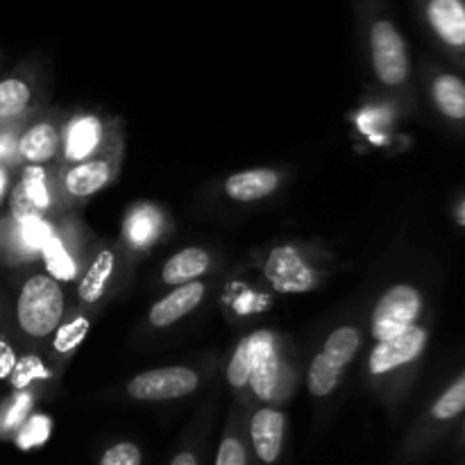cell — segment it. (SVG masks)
I'll return each instance as SVG.
<instances>
[{"label":"cell","mask_w":465,"mask_h":465,"mask_svg":"<svg viewBox=\"0 0 465 465\" xmlns=\"http://www.w3.org/2000/svg\"><path fill=\"white\" fill-rule=\"evenodd\" d=\"M64 316V293L50 275H32L23 284L16 302L18 327L27 336H50Z\"/></svg>","instance_id":"cell-1"},{"label":"cell","mask_w":465,"mask_h":465,"mask_svg":"<svg viewBox=\"0 0 465 465\" xmlns=\"http://www.w3.org/2000/svg\"><path fill=\"white\" fill-rule=\"evenodd\" d=\"M422 298L413 286L400 284L386 291L377 302L375 312L371 318L372 336L380 341H389L393 336L402 334L409 327H413L420 318Z\"/></svg>","instance_id":"cell-2"},{"label":"cell","mask_w":465,"mask_h":465,"mask_svg":"<svg viewBox=\"0 0 465 465\" xmlns=\"http://www.w3.org/2000/svg\"><path fill=\"white\" fill-rule=\"evenodd\" d=\"M372 66L386 86H400L409 77V54L402 35L391 21H377L371 30Z\"/></svg>","instance_id":"cell-3"},{"label":"cell","mask_w":465,"mask_h":465,"mask_svg":"<svg viewBox=\"0 0 465 465\" xmlns=\"http://www.w3.org/2000/svg\"><path fill=\"white\" fill-rule=\"evenodd\" d=\"M200 384L198 372L191 368H157L136 375L127 384V395L141 402H159V400H175L193 393Z\"/></svg>","instance_id":"cell-4"},{"label":"cell","mask_w":465,"mask_h":465,"mask_svg":"<svg viewBox=\"0 0 465 465\" xmlns=\"http://www.w3.org/2000/svg\"><path fill=\"white\" fill-rule=\"evenodd\" d=\"M243 345L250 359V384H252V391L262 400H272L282 381L275 336L271 331H254V334L245 336Z\"/></svg>","instance_id":"cell-5"},{"label":"cell","mask_w":465,"mask_h":465,"mask_svg":"<svg viewBox=\"0 0 465 465\" xmlns=\"http://www.w3.org/2000/svg\"><path fill=\"white\" fill-rule=\"evenodd\" d=\"M427 339H430V334H427L425 327L413 325L393 339L380 341L371 354V372L372 375H389L398 368L418 361L420 354L425 352Z\"/></svg>","instance_id":"cell-6"},{"label":"cell","mask_w":465,"mask_h":465,"mask_svg":"<svg viewBox=\"0 0 465 465\" xmlns=\"http://www.w3.org/2000/svg\"><path fill=\"white\" fill-rule=\"evenodd\" d=\"M266 277L280 293H304L316 284L313 271L293 248H275L268 254Z\"/></svg>","instance_id":"cell-7"},{"label":"cell","mask_w":465,"mask_h":465,"mask_svg":"<svg viewBox=\"0 0 465 465\" xmlns=\"http://www.w3.org/2000/svg\"><path fill=\"white\" fill-rule=\"evenodd\" d=\"M284 413L275 411V409H262V411L254 413L252 422H250V436H252L254 454L263 465L277 463L282 445H284Z\"/></svg>","instance_id":"cell-8"},{"label":"cell","mask_w":465,"mask_h":465,"mask_svg":"<svg viewBox=\"0 0 465 465\" xmlns=\"http://www.w3.org/2000/svg\"><path fill=\"white\" fill-rule=\"evenodd\" d=\"M427 18L431 30L448 48L465 53V5L463 0H430Z\"/></svg>","instance_id":"cell-9"},{"label":"cell","mask_w":465,"mask_h":465,"mask_svg":"<svg viewBox=\"0 0 465 465\" xmlns=\"http://www.w3.org/2000/svg\"><path fill=\"white\" fill-rule=\"evenodd\" d=\"M50 207V191L45 186V173L41 166H27L23 171L21 182L12 191V213L14 218L41 216V212Z\"/></svg>","instance_id":"cell-10"},{"label":"cell","mask_w":465,"mask_h":465,"mask_svg":"<svg viewBox=\"0 0 465 465\" xmlns=\"http://www.w3.org/2000/svg\"><path fill=\"white\" fill-rule=\"evenodd\" d=\"M204 298V286L200 282H191V284L177 286L173 293L159 300L153 309H150V322L154 327H168L184 318L186 313L193 312Z\"/></svg>","instance_id":"cell-11"},{"label":"cell","mask_w":465,"mask_h":465,"mask_svg":"<svg viewBox=\"0 0 465 465\" xmlns=\"http://www.w3.org/2000/svg\"><path fill=\"white\" fill-rule=\"evenodd\" d=\"M59 148V134L53 123H36L16 139V157L27 166H41L53 159Z\"/></svg>","instance_id":"cell-12"},{"label":"cell","mask_w":465,"mask_h":465,"mask_svg":"<svg viewBox=\"0 0 465 465\" xmlns=\"http://www.w3.org/2000/svg\"><path fill=\"white\" fill-rule=\"evenodd\" d=\"M280 184V175L268 168H254V171L236 173V175L227 177L225 191L232 200L239 203H250V200H259L271 195Z\"/></svg>","instance_id":"cell-13"},{"label":"cell","mask_w":465,"mask_h":465,"mask_svg":"<svg viewBox=\"0 0 465 465\" xmlns=\"http://www.w3.org/2000/svg\"><path fill=\"white\" fill-rule=\"evenodd\" d=\"M431 98L436 109L448 121L465 125V82L452 73H440L431 82Z\"/></svg>","instance_id":"cell-14"},{"label":"cell","mask_w":465,"mask_h":465,"mask_svg":"<svg viewBox=\"0 0 465 465\" xmlns=\"http://www.w3.org/2000/svg\"><path fill=\"white\" fill-rule=\"evenodd\" d=\"M100 139H103V125L98 118L94 116H80L66 127V136H64V154L71 162H82L89 157L95 148H98Z\"/></svg>","instance_id":"cell-15"},{"label":"cell","mask_w":465,"mask_h":465,"mask_svg":"<svg viewBox=\"0 0 465 465\" xmlns=\"http://www.w3.org/2000/svg\"><path fill=\"white\" fill-rule=\"evenodd\" d=\"M209 254L200 248H186L182 252H177L175 257H171L163 266L162 280L168 286H184L191 284L195 277L204 275L209 271Z\"/></svg>","instance_id":"cell-16"},{"label":"cell","mask_w":465,"mask_h":465,"mask_svg":"<svg viewBox=\"0 0 465 465\" xmlns=\"http://www.w3.org/2000/svg\"><path fill=\"white\" fill-rule=\"evenodd\" d=\"M109 182V166L107 162H82L77 166H73L71 171L64 177V184H66V191L75 198H89L95 191L103 189Z\"/></svg>","instance_id":"cell-17"},{"label":"cell","mask_w":465,"mask_h":465,"mask_svg":"<svg viewBox=\"0 0 465 465\" xmlns=\"http://www.w3.org/2000/svg\"><path fill=\"white\" fill-rule=\"evenodd\" d=\"M14 234V248L23 254H35L45 248L53 239V230L41 216H23L16 218V232Z\"/></svg>","instance_id":"cell-18"},{"label":"cell","mask_w":465,"mask_h":465,"mask_svg":"<svg viewBox=\"0 0 465 465\" xmlns=\"http://www.w3.org/2000/svg\"><path fill=\"white\" fill-rule=\"evenodd\" d=\"M162 232V213L157 209L148 207H136L134 212L127 216L125 221V236L132 245L136 248H143V245L153 243L154 239L159 236Z\"/></svg>","instance_id":"cell-19"},{"label":"cell","mask_w":465,"mask_h":465,"mask_svg":"<svg viewBox=\"0 0 465 465\" xmlns=\"http://www.w3.org/2000/svg\"><path fill=\"white\" fill-rule=\"evenodd\" d=\"M112 271H114V254L109 252V250H103V252H98L95 262L91 263L89 271H86L84 280L80 282L82 302L94 304L103 298L109 277H112Z\"/></svg>","instance_id":"cell-20"},{"label":"cell","mask_w":465,"mask_h":465,"mask_svg":"<svg viewBox=\"0 0 465 465\" xmlns=\"http://www.w3.org/2000/svg\"><path fill=\"white\" fill-rule=\"evenodd\" d=\"M32 91L21 77H5L0 80V123H9L21 116L27 109Z\"/></svg>","instance_id":"cell-21"},{"label":"cell","mask_w":465,"mask_h":465,"mask_svg":"<svg viewBox=\"0 0 465 465\" xmlns=\"http://www.w3.org/2000/svg\"><path fill=\"white\" fill-rule=\"evenodd\" d=\"M359 345H361V336L354 327H341L334 334L327 339L325 348H322V357L330 363H334L336 368L343 371L350 361L354 359V354L359 352Z\"/></svg>","instance_id":"cell-22"},{"label":"cell","mask_w":465,"mask_h":465,"mask_svg":"<svg viewBox=\"0 0 465 465\" xmlns=\"http://www.w3.org/2000/svg\"><path fill=\"white\" fill-rule=\"evenodd\" d=\"M465 411V372L457 377L431 407L430 416L436 422H450Z\"/></svg>","instance_id":"cell-23"},{"label":"cell","mask_w":465,"mask_h":465,"mask_svg":"<svg viewBox=\"0 0 465 465\" xmlns=\"http://www.w3.org/2000/svg\"><path fill=\"white\" fill-rule=\"evenodd\" d=\"M341 372L343 371L336 368L334 363L327 361L322 354H316L312 368H309V391H312V395H316V398H325V395H330L331 391L339 386Z\"/></svg>","instance_id":"cell-24"},{"label":"cell","mask_w":465,"mask_h":465,"mask_svg":"<svg viewBox=\"0 0 465 465\" xmlns=\"http://www.w3.org/2000/svg\"><path fill=\"white\" fill-rule=\"evenodd\" d=\"M41 254H44V262L45 266H48L50 277H53V280L68 282L75 277L77 272L75 262H73L71 254L66 252V248H64V243L57 239V236H53V239L45 243V248L41 250Z\"/></svg>","instance_id":"cell-25"},{"label":"cell","mask_w":465,"mask_h":465,"mask_svg":"<svg viewBox=\"0 0 465 465\" xmlns=\"http://www.w3.org/2000/svg\"><path fill=\"white\" fill-rule=\"evenodd\" d=\"M50 430H53V422H50L48 416H32L30 420H25V425L18 430V445L25 450L44 445L45 440H48Z\"/></svg>","instance_id":"cell-26"},{"label":"cell","mask_w":465,"mask_h":465,"mask_svg":"<svg viewBox=\"0 0 465 465\" xmlns=\"http://www.w3.org/2000/svg\"><path fill=\"white\" fill-rule=\"evenodd\" d=\"M30 407H32V398L30 395L21 393L14 398V402L9 404V407H5L3 416H0V431L3 434H9V431L18 430V427L25 425V418L27 413H30Z\"/></svg>","instance_id":"cell-27"},{"label":"cell","mask_w":465,"mask_h":465,"mask_svg":"<svg viewBox=\"0 0 465 465\" xmlns=\"http://www.w3.org/2000/svg\"><path fill=\"white\" fill-rule=\"evenodd\" d=\"M86 334H89V321L86 318H75L71 325H64L59 330L57 339H54V350L62 354L71 352L73 348H77L84 341Z\"/></svg>","instance_id":"cell-28"},{"label":"cell","mask_w":465,"mask_h":465,"mask_svg":"<svg viewBox=\"0 0 465 465\" xmlns=\"http://www.w3.org/2000/svg\"><path fill=\"white\" fill-rule=\"evenodd\" d=\"M98 465H141V450L134 443H116L100 457Z\"/></svg>","instance_id":"cell-29"},{"label":"cell","mask_w":465,"mask_h":465,"mask_svg":"<svg viewBox=\"0 0 465 465\" xmlns=\"http://www.w3.org/2000/svg\"><path fill=\"white\" fill-rule=\"evenodd\" d=\"M216 465H248V450L236 436H227L218 448Z\"/></svg>","instance_id":"cell-30"},{"label":"cell","mask_w":465,"mask_h":465,"mask_svg":"<svg viewBox=\"0 0 465 465\" xmlns=\"http://www.w3.org/2000/svg\"><path fill=\"white\" fill-rule=\"evenodd\" d=\"M35 377H45V371L44 366H41L39 359L27 357L23 359V361L16 366V371H14V384H16L18 389H23V386H25L30 380H35Z\"/></svg>","instance_id":"cell-31"},{"label":"cell","mask_w":465,"mask_h":465,"mask_svg":"<svg viewBox=\"0 0 465 465\" xmlns=\"http://www.w3.org/2000/svg\"><path fill=\"white\" fill-rule=\"evenodd\" d=\"M12 159H16V139L12 134L0 132V166L9 163Z\"/></svg>","instance_id":"cell-32"},{"label":"cell","mask_w":465,"mask_h":465,"mask_svg":"<svg viewBox=\"0 0 465 465\" xmlns=\"http://www.w3.org/2000/svg\"><path fill=\"white\" fill-rule=\"evenodd\" d=\"M14 368V354L5 343H0V377H7Z\"/></svg>","instance_id":"cell-33"},{"label":"cell","mask_w":465,"mask_h":465,"mask_svg":"<svg viewBox=\"0 0 465 465\" xmlns=\"http://www.w3.org/2000/svg\"><path fill=\"white\" fill-rule=\"evenodd\" d=\"M7 193H9V175H7V168L0 166V207H3L5 200H7Z\"/></svg>","instance_id":"cell-34"},{"label":"cell","mask_w":465,"mask_h":465,"mask_svg":"<svg viewBox=\"0 0 465 465\" xmlns=\"http://www.w3.org/2000/svg\"><path fill=\"white\" fill-rule=\"evenodd\" d=\"M171 465H198V459H195L193 452H180L173 459Z\"/></svg>","instance_id":"cell-35"},{"label":"cell","mask_w":465,"mask_h":465,"mask_svg":"<svg viewBox=\"0 0 465 465\" xmlns=\"http://www.w3.org/2000/svg\"><path fill=\"white\" fill-rule=\"evenodd\" d=\"M454 221H457L461 227H465V195L459 200L457 207H454Z\"/></svg>","instance_id":"cell-36"}]
</instances>
